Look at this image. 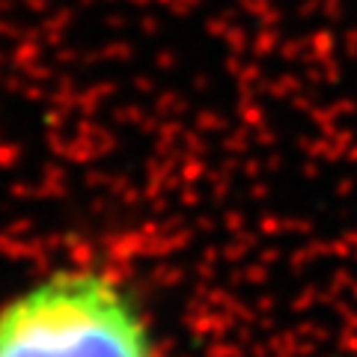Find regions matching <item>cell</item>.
I'll use <instances>...</instances> for the list:
<instances>
[{"mask_svg":"<svg viewBox=\"0 0 357 357\" xmlns=\"http://www.w3.org/2000/svg\"><path fill=\"white\" fill-rule=\"evenodd\" d=\"M0 357H158L146 310L116 274L57 268L0 304Z\"/></svg>","mask_w":357,"mask_h":357,"instance_id":"1","label":"cell"}]
</instances>
